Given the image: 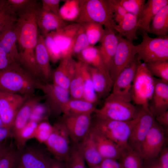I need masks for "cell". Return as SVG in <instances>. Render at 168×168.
Here are the masks:
<instances>
[{
	"label": "cell",
	"instance_id": "cell-40",
	"mask_svg": "<svg viewBox=\"0 0 168 168\" xmlns=\"http://www.w3.org/2000/svg\"><path fill=\"white\" fill-rule=\"evenodd\" d=\"M18 150L11 144L7 146L0 157V168H14L18 164Z\"/></svg>",
	"mask_w": 168,
	"mask_h": 168
},
{
	"label": "cell",
	"instance_id": "cell-59",
	"mask_svg": "<svg viewBox=\"0 0 168 168\" xmlns=\"http://www.w3.org/2000/svg\"><path fill=\"white\" fill-rule=\"evenodd\" d=\"M4 145L2 143H0V149Z\"/></svg>",
	"mask_w": 168,
	"mask_h": 168
},
{
	"label": "cell",
	"instance_id": "cell-41",
	"mask_svg": "<svg viewBox=\"0 0 168 168\" xmlns=\"http://www.w3.org/2000/svg\"><path fill=\"white\" fill-rule=\"evenodd\" d=\"M146 64L154 77L168 82V60L157 61Z\"/></svg>",
	"mask_w": 168,
	"mask_h": 168
},
{
	"label": "cell",
	"instance_id": "cell-29",
	"mask_svg": "<svg viewBox=\"0 0 168 168\" xmlns=\"http://www.w3.org/2000/svg\"><path fill=\"white\" fill-rule=\"evenodd\" d=\"M116 33L122 37H124L127 40L133 42L138 37V17L129 13H127L123 19L117 24L115 28Z\"/></svg>",
	"mask_w": 168,
	"mask_h": 168
},
{
	"label": "cell",
	"instance_id": "cell-47",
	"mask_svg": "<svg viewBox=\"0 0 168 168\" xmlns=\"http://www.w3.org/2000/svg\"><path fill=\"white\" fill-rule=\"evenodd\" d=\"M5 2L12 12L17 15L34 2L35 0H5Z\"/></svg>",
	"mask_w": 168,
	"mask_h": 168
},
{
	"label": "cell",
	"instance_id": "cell-34",
	"mask_svg": "<svg viewBox=\"0 0 168 168\" xmlns=\"http://www.w3.org/2000/svg\"><path fill=\"white\" fill-rule=\"evenodd\" d=\"M119 160L121 168H143L144 159L138 152L130 147L123 152Z\"/></svg>",
	"mask_w": 168,
	"mask_h": 168
},
{
	"label": "cell",
	"instance_id": "cell-43",
	"mask_svg": "<svg viewBox=\"0 0 168 168\" xmlns=\"http://www.w3.org/2000/svg\"><path fill=\"white\" fill-rule=\"evenodd\" d=\"M90 45L82 24L76 35L72 49L71 55H77Z\"/></svg>",
	"mask_w": 168,
	"mask_h": 168
},
{
	"label": "cell",
	"instance_id": "cell-51",
	"mask_svg": "<svg viewBox=\"0 0 168 168\" xmlns=\"http://www.w3.org/2000/svg\"><path fill=\"white\" fill-rule=\"evenodd\" d=\"M158 161L162 168H168V148L163 147L157 158Z\"/></svg>",
	"mask_w": 168,
	"mask_h": 168
},
{
	"label": "cell",
	"instance_id": "cell-31",
	"mask_svg": "<svg viewBox=\"0 0 168 168\" xmlns=\"http://www.w3.org/2000/svg\"><path fill=\"white\" fill-rule=\"evenodd\" d=\"M77 56L79 61L104 72L110 73L104 63L98 47L90 45Z\"/></svg>",
	"mask_w": 168,
	"mask_h": 168
},
{
	"label": "cell",
	"instance_id": "cell-50",
	"mask_svg": "<svg viewBox=\"0 0 168 168\" xmlns=\"http://www.w3.org/2000/svg\"><path fill=\"white\" fill-rule=\"evenodd\" d=\"M15 62H16L0 47V70L6 69Z\"/></svg>",
	"mask_w": 168,
	"mask_h": 168
},
{
	"label": "cell",
	"instance_id": "cell-21",
	"mask_svg": "<svg viewBox=\"0 0 168 168\" xmlns=\"http://www.w3.org/2000/svg\"><path fill=\"white\" fill-rule=\"evenodd\" d=\"M36 17L38 28L44 37L50 32L59 30L68 24L59 16L39 7L37 10Z\"/></svg>",
	"mask_w": 168,
	"mask_h": 168
},
{
	"label": "cell",
	"instance_id": "cell-55",
	"mask_svg": "<svg viewBox=\"0 0 168 168\" xmlns=\"http://www.w3.org/2000/svg\"><path fill=\"white\" fill-rule=\"evenodd\" d=\"M143 168H162L158 163L157 159L144 160Z\"/></svg>",
	"mask_w": 168,
	"mask_h": 168
},
{
	"label": "cell",
	"instance_id": "cell-6",
	"mask_svg": "<svg viewBox=\"0 0 168 168\" xmlns=\"http://www.w3.org/2000/svg\"><path fill=\"white\" fill-rule=\"evenodd\" d=\"M141 33L142 39L137 45L138 52L136 56V59L145 63L168 60V35L152 38L146 32Z\"/></svg>",
	"mask_w": 168,
	"mask_h": 168
},
{
	"label": "cell",
	"instance_id": "cell-5",
	"mask_svg": "<svg viewBox=\"0 0 168 168\" xmlns=\"http://www.w3.org/2000/svg\"><path fill=\"white\" fill-rule=\"evenodd\" d=\"M155 78L145 63L139 61L132 88V101L143 109L149 110V103L154 93Z\"/></svg>",
	"mask_w": 168,
	"mask_h": 168
},
{
	"label": "cell",
	"instance_id": "cell-16",
	"mask_svg": "<svg viewBox=\"0 0 168 168\" xmlns=\"http://www.w3.org/2000/svg\"><path fill=\"white\" fill-rule=\"evenodd\" d=\"M154 121L155 118L150 110L141 107L138 120L132 129L128 139V145L131 148L139 152L142 144Z\"/></svg>",
	"mask_w": 168,
	"mask_h": 168
},
{
	"label": "cell",
	"instance_id": "cell-4",
	"mask_svg": "<svg viewBox=\"0 0 168 168\" xmlns=\"http://www.w3.org/2000/svg\"><path fill=\"white\" fill-rule=\"evenodd\" d=\"M138 119V115L136 118L127 121L96 117L91 123V126L124 151L130 147L128 143L129 138L132 129Z\"/></svg>",
	"mask_w": 168,
	"mask_h": 168
},
{
	"label": "cell",
	"instance_id": "cell-23",
	"mask_svg": "<svg viewBox=\"0 0 168 168\" xmlns=\"http://www.w3.org/2000/svg\"><path fill=\"white\" fill-rule=\"evenodd\" d=\"M104 34L98 47L104 63L110 72L114 56L117 50L118 39L113 30L105 28Z\"/></svg>",
	"mask_w": 168,
	"mask_h": 168
},
{
	"label": "cell",
	"instance_id": "cell-46",
	"mask_svg": "<svg viewBox=\"0 0 168 168\" xmlns=\"http://www.w3.org/2000/svg\"><path fill=\"white\" fill-rule=\"evenodd\" d=\"M127 12L138 16L146 3L145 0H118Z\"/></svg>",
	"mask_w": 168,
	"mask_h": 168
},
{
	"label": "cell",
	"instance_id": "cell-24",
	"mask_svg": "<svg viewBox=\"0 0 168 168\" xmlns=\"http://www.w3.org/2000/svg\"><path fill=\"white\" fill-rule=\"evenodd\" d=\"M35 55L37 68L41 79L49 81L52 78L49 56L45 44L44 37L39 34L35 49Z\"/></svg>",
	"mask_w": 168,
	"mask_h": 168
},
{
	"label": "cell",
	"instance_id": "cell-35",
	"mask_svg": "<svg viewBox=\"0 0 168 168\" xmlns=\"http://www.w3.org/2000/svg\"><path fill=\"white\" fill-rule=\"evenodd\" d=\"M38 124L35 121L30 120L24 127L13 135L18 150L23 148L29 139L34 138Z\"/></svg>",
	"mask_w": 168,
	"mask_h": 168
},
{
	"label": "cell",
	"instance_id": "cell-26",
	"mask_svg": "<svg viewBox=\"0 0 168 168\" xmlns=\"http://www.w3.org/2000/svg\"><path fill=\"white\" fill-rule=\"evenodd\" d=\"M89 69L94 88L98 98H106L109 95L113 84L110 73L104 72L90 66Z\"/></svg>",
	"mask_w": 168,
	"mask_h": 168
},
{
	"label": "cell",
	"instance_id": "cell-14",
	"mask_svg": "<svg viewBox=\"0 0 168 168\" xmlns=\"http://www.w3.org/2000/svg\"><path fill=\"white\" fill-rule=\"evenodd\" d=\"M91 114L63 115L61 118L66 128L71 142L79 143L88 134L91 126Z\"/></svg>",
	"mask_w": 168,
	"mask_h": 168
},
{
	"label": "cell",
	"instance_id": "cell-33",
	"mask_svg": "<svg viewBox=\"0 0 168 168\" xmlns=\"http://www.w3.org/2000/svg\"><path fill=\"white\" fill-rule=\"evenodd\" d=\"M80 61L83 78V98L96 105L99 99L94 88L89 71V65Z\"/></svg>",
	"mask_w": 168,
	"mask_h": 168
},
{
	"label": "cell",
	"instance_id": "cell-13",
	"mask_svg": "<svg viewBox=\"0 0 168 168\" xmlns=\"http://www.w3.org/2000/svg\"><path fill=\"white\" fill-rule=\"evenodd\" d=\"M29 96L0 92V117L3 127L12 130L18 111Z\"/></svg>",
	"mask_w": 168,
	"mask_h": 168
},
{
	"label": "cell",
	"instance_id": "cell-39",
	"mask_svg": "<svg viewBox=\"0 0 168 168\" xmlns=\"http://www.w3.org/2000/svg\"><path fill=\"white\" fill-rule=\"evenodd\" d=\"M80 10V0H66L60 8V16L64 21H75Z\"/></svg>",
	"mask_w": 168,
	"mask_h": 168
},
{
	"label": "cell",
	"instance_id": "cell-37",
	"mask_svg": "<svg viewBox=\"0 0 168 168\" xmlns=\"http://www.w3.org/2000/svg\"><path fill=\"white\" fill-rule=\"evenodd\" d=\"M64 162L66 168H86L79 143L71 142L69 155Z\"/></svg>",
	"mask_w": 168,
	"mask_h": 168
},
{
	"label": "cell",
	"instance_id": "cell-15",
	"mask_svg": "<svg viewBox=\"0 0 168 168\" xmlns=\"http://www.w3.org/2000/svg\"><path fill=\"white\" fill-rule=\"evenodd\" d=\"M18 152V165L23 168H49L53 158L41 148L26 145Z\"/></svg>",
	"mask_w": 168,
	"mask_h": 168
},
{
	"label": "cell",
	"instance_id": "cell-56",
	"mask_svg": "<svg viewBox=\"0 0 168 168\" xmlns=\"http://www.w3.org/2000/svg\"><path fill=\"white\" fill-rule=\"evenodd\" d=\"M49 168H66L64 161L53 159Z\"/></svg>",
	"mask_w": 168,
	"mask_h": 168
},
{
	"label": "cell",
	"instance_id": "cell-32",
	"mask_svg": "<svg viewBox=\"0 0 168 168\" xmlns=\"http://www.w3.org/2000/svg\"><path fill=\"white\" fill-rule=\"evenodd\" d=\"M148 33L159 36L168 35V5L161 9L153 18Z\"/></svg>",
	"mask_w": 168,
	"mask_h": 168
},
{
	"label": "cell",
	"instance_id": "cell-54",
	"mask_svg": "<svg viewBox=\"0 0 168 168\" xmlns=\"http://www.w3.org/2000/svg\"><path fill=\"white\" fill-rule=\"evenodd\" d=\"M10 137H13L11 129L3 126L0 127V143Z\"/></svg>",
	"mask_w": 168,
	"mask_h": 168
},
{
	"label": "cell",
	"instance_id": "cell-1",
	"mask_svg": "<svg viewBox=\"0 0 168 168\" xmlns=\"http://www.w3.org/2000/svg\"><path fill=\"white\" fill-rule=\"evenodd\" d=\"M39 6L36 1L18 12L15 24L19 54L18 63L36 78H41L36 63L35 49L39 34L36 14Z\"/></svg>",
	"mask_w": 168,
	"mask_h": 168
},
{
	"label": "cell",
	"instance_id": "cell-22",
	"mask_svg": "<svg viewBox=\"0 0 168 168\" xmlns=\"http://www.w3.org/2000/svg\"><path fill=\"white\" fill-rule=\"evenodd\" d=\"M168 5V0H148L138 17V30L148 33L151 23L156 14Z\"/></svg>",
	"mask_w": 168,
	"mask_h": 168
},
{
	"label": "cell",
	"instance_id": "cell-20",
	"mask_svg": "<svg viewBox=\"0 0 168 168\" xmlns=\"http://www.w3.org/2000/svg\"><path fill=\"white\" fill-rule=\"evenodd\" d=\"M90 131L103 159L119 160L124 151L91 126Z\"/></svg>",
	"mask_w": 168,
	"mask_h": 168
},
{
	"label": "cell",
	"instance_id": "cell-17",
	"mask_svg": "<svg viewBox=\"0 0 168 168\" xmlns=\"http://www.w3.org/2000/svg\"><path fill=\"white\" fill-rule=\"evenodd\" d=\"M81 26V24L75 22L50 32L60 50L62 58L71 56L72 46Z\"/></svg>",
	"mask_w": 168,
	"mask_h": 168
},
{
	"label": "cell",
	"instance_id": "cell-7",
	"mask_svg": "<svg viewBox=\"0 0 168 168\" xmlns=\"http://www.w3.org/2000/svg\"><path fill=\"white\" fill-rule=\"evenodd\" d=\"M139 110L140 109H138L131 102L106 98L103 106L96 109L94 113L96 118L127 121L137 118Z\"/></svg>",
	"mask_w": 168,
	"mask_h": 168
},
{
	"label": "cell",
	"instance_id": "cell-11",
	"mask_svg": "<svg viewBox=\"0 0 168 168\" xmlns=\"http://www.w3.org/2000/svg\"><path fill=\"white\" fill-rule=\"evenodd\" d=\"M118 46L110 73L114 81L120 72L135 59L138 52V45L119 35Z\"/></svg>",
	"mask_w": 168,
	"mask_h": 168
},
{
	"label": "cell",
	"instance_id": "cell-30",
	"mask_svg": "<svg viewBox=\"0 0 168 168\" xmlns=\"http://www.w3.org/2000/svg\"><path fill=\"white\" fill-rule=\"evenodd\" d=\"M96 108L95 105L83 98H70L62 110L63 115L67 116L84 114H91L94 112Z\"/></svg>",
	"mask_w": 168,
	"mask_h": 168
},
{
	"label": "cell",
	"instance_id": "cell-28",
	"mask_svg": "<svg viewBox=\"0 0 168 168\" xmlns=\"http://www.w3.org/2000/svg\"><path fill=\"white\" fill-rule=\"evenodd\" d=\"M79 144L85 162L89 167L99 165L103 159L98 152L90 131Z\"/></svg>",
	"mask_w": 168,
	"mask_h": 168
},
{
	"label": "cell",
	"instance_id": "cell-42",
	"mask_svg": "<svg viewBox=\"0 0 168 168\" xmlns=\"http://www.w3.org/2000/svg\"><path fill=\"white\" fill-rule=\"evenodd\" d=\"M17 15L11 11L5 0H0V33L7 26L16 22Z\"/></svg>",
	"mask_w": 168,
	"mask_h": 168
},
{
	"label": "cell",
	"instance_id": "cell-45",
	"mask_svg": "<svg viewBox=\"0 0 168 168\" xmlns=\"http://www.w3.org/2000/svg\"><path fill=\"white\" fill-rule=\"evenodd\" d=\"M53 128V125L47 120L40 122L38 124L34 138L40 143H44L51 134Z\"/></svg>",
	"mask_w": 168,
	"mask_h": 168
},
{
	"label": "cell",
	"instance_id": "cell-12",
	"mask_svg": "<svg viewBox=\"0 0 168 168\" xmlns=\"http://www.w3.org/2000/svg\"><path fill=\"white\" fill-rule=\"evenodd\" d=\"M166 132L155 119L139 150V152L144 160L156 159L158 157L164 146Z\"/></svg>",
	"mask_w": 168,
	"mask_h": 168
},
{
	"label": "cell",
	"instance_id": "cell-3",
	"mask_svg": "<svg viewBox=\"0 0 168 168\" xmlns=\"http://www.w3.org/2000/svg\"><path fill=\"white\" fill-rule=\"evenodd\" d=\"M75 21L80 24L95 22L116 32L117 24L109 0H80V13Z\"/></svg>",
	"mask_w": 168,
	"mask_h": 168
},
{
	"label": "cell",
	"instance_id": "cell-57",
	"mask_svg": "<svg viewBox=\"0 0 168 168\" xmlns=\"http://www.w3.org/2000/svg\"><path fill=\"white\" fill-rule=\"evenodd\" d=\"M89 168H101L100 167V165H98V166H93L92 167H89Z\"/></svg>",
	"mask_w": 168,
	"mask_h": 168
},
{
	"label": "cell",
	"instance_id": "cell-27",
	"mask_svg": "<svg viewBox=\"0 0 168 168\" xmlns=\"http://www.w3.org/2000/svg\"><path fill=\"white\" fill-rule=\"evenodd\" d=\"M15 23L7 26L0 33V47L18 63L19 54L16 44Z\"/></svg>",
	"mask_w": 168,
	"mask_h": 168
},
{
	"label": "cell",
	"instance_id": "cell-2",
	"mask_svg": "<svg viewBox=\"0 0 168 168\" xmlns=\"http://www.w3.org/2000/svg\"><path fill=\"white\" fill-rule=\"evenodd\" d=\"M40 81L17 62L0 70V92L30 96Z\"/></svg>",
	"mask_w": 168,
	"mask_h": 168
},
{
	"label": "cell",
	"instance_id": "cell-60",
	"mask_svg": "<svg viewBox=\"0 0 168 168\" xmlns=\"http://www.w3.org/2000/svg\"><path fill=\"white\" fill-rule=\"evenodd\" d=\"M16 168H23L22 167H21V166H20L18 165L17 166H16Z\"/></svg>",
	"mask_w": 168,
	"mask_h": 168
},
{
	"label": "cell",
	"instance_id": "cell-38",
	"mask_svg": "<svg viewBox=\"0 0 168 168\" xmlns=\"http://www.w3.org/2000/svg\"><path fill=\"white\" fill-rule=\"evenodd\" d=\"M81 24L91 45L94 46L100 41L105 32L102 25L94 22H88Z\"/></svg>",
	"mask_w": 168,
	"mask_h": 168
},
{
	"label": "cell",
	"instance_id": "cell-49",
	"mask_svg": "<svg viewBox=\"0 0 168 168\" xmlns=\"http://www.w3.org/2000/svg\"><path fill=\"white\" fill-rule=\"evenodd\" d=\"M61 1L60 0H42L41 7L45 11L59 16V5Z\"/></svg>",
	"mask_w": 168,
	"mask_h": 168
},
{
	"label": "cell",
	"instance_id": "cell-19",
	"mask_svg": "<svg viewBox=\"0 0 168 168\" xmlns=\"http://www.w3.org/2000/svg\"><path fill=\"white\" fill-rule=\"evenodd\" d=\"M155 81L154 93L149 104V110L154 118L168 109V82L156 78Z\"/></svg>",
	"mask_w": 168,
	"mask_h": 168
},
{
	"label": "cell",
	"instance_id": "cell-10",
	"mask_svg": "<svg viewBox=\"0 0 168 168\" xmlns=\"http://www.w3.org/2000/svg\"><path fill=\"white\" fill-rule=\"evenodd\" d=\"M38 89L44 94L45 105L50 114L55 116L62 113V110L70 98L69 91L54 83H43L40 81Z\"/></svg>",
	"mask_w": 168,
	"mask_h": 168
},
{
	"label": "cell",
	"instance_id": "cell-52",
	"mask_svg": "<svg viewBox=\"0 0 168 168\" xmlns=\"http://www.w3.org/2000/svg\"><path fill=\"white\" fill-rule=\"evenodd\" d=\"M157 123L166 132L168 128V110H167L155 118Z\"/></svg>",
	"mask_w": 168,
	"mask_h": 168
},
{
	"label": "cell",
	"instance_id": "cell-8",
	"mask_svg": "<svg viewBox=\"0 0 168 168\" xmlns=\"http://www.w3.org/2000/svg\"><path fill=\"white\" fill-rule=\"evenodd\" d=\"M53 130L44 143L47 149L54 158L64 162L70 152L71 142L66 128L61 119L53 125Z\"/></svg>",
	"mask_w": 168,
	"mask_h": 168
},
{
	"label": "cell",
	"instance_id": "cell-58",
	"mask_svg": "<svg viewBox=\"0 0 168 168\" xmlns=\"http://www.w3.org/2000/svg\"><path fill=\"white\" fill-rule=\"evenodd\" d=\"M3 126L2 122L0 117V127Z\"/></svg>",
	"mask_w": 168,
	"mask_h": 168
},
{
	"label": "cell",
	"instance_id": "cell-18",
	"mask_svg": "<svg viewBox=\"0 0 168 168\" xmlns=\"http://www.w3.org/2000/svg\"><path fill=\"white\" fill-rule=\"evenodd\" d=\"M57 68L52 72L53 83L68 90L77 63L72 56L62 58Z\"/></svg>",
	"mask_w": 168,
	"mask_h": 168
},
{
	"label": "cell",
	"instance_id": "cell-25",
	"mask_svg": "<svg viewBox=\"0 0 168 168\" xmlns=\"http://www.w3.org/2000/svg\"><path fill=\"white\" fill-rule=\"evenodd\" d=\"M43 99L44 96L34 94L29 96L18 111L15 117L12 132L13 135L24 127L30 120L31 113L35 106Z\"/></svg>",
	"mask_w": 168,
	"mask_h": 168
},
{
	"label": "cell",
	"instance_id": "cell-48",
	"mask_svg": "<svg viewBox=\"0 0 168 168\" xmlns=\"http://www.w3.org/2000/svg\"><path fill=\"white\" fill-rule=\"evenodd\" d=\"M112 10L114 19L116 23H119L124 18L127 12L119 3L118 0H109Z\"/></svg>",
	"mask_w": 168,
	"mask_h": 168
},
{
	"label": "cell",
	"instance_id": "cell-44",
	"mask_svg": "<svg viewBox=\"0 0 168 168\" xmlns=\"http://www.w3.org/2000/svg\"><path fill=\"white\" fill-rule=\"evenodd\" d=\"M44 37L45 44L50 61L54 63H55L60 60L62 59L60 50L51 33H49Z\"/></svg>",
	"mask_w": 168,
	"mask_h": 168
},
{
	"label": "cell",
	"instance_id": "cell-53",
	"mask_svg": "<svg viewBox=\"0 0 168 168\" xmlns=\"http://www.w3.org/2000/svg\"><path fill=\"white\" fill-rule=\"evenodd\" d=\"M99 165L101 168H121L119 163L112 159H103Z\"/></svg>",
	"mask_w": 168,
	"mask_h": 168
},
{
	"label": "cell",
	"instance_id": "cell-9",
	"mask_svg": "<svg viewBox=\"0 0 168 168\" xmlns=\"http://www.w3.org/2000/svg\"><path fill=\"white\" fill-rule=\"evenodd\" d=\"M139 60H134L123 69L113 82L112 92L106 98L110 99L131 102L132 88Z\"/></svg>",
	"mask_w": 168,
	"mask_h": 168
},
{
	"label": "cell",
	"instance_id": "cell-36",
	"mask_svg": "<svg viewBox=\"0 0 168 168\" xmlns=\"http://www.w3.org/2000/svg\"><path fill=\"white\" fill-rule=\"evenodd\" d=\"M68 91L71 98H83V78L80 62L79 60L77 62L75 70L70 81Z\"/></svg>",
	"mask_w": 168,
	"mask_h": 168
}]
</instances>
